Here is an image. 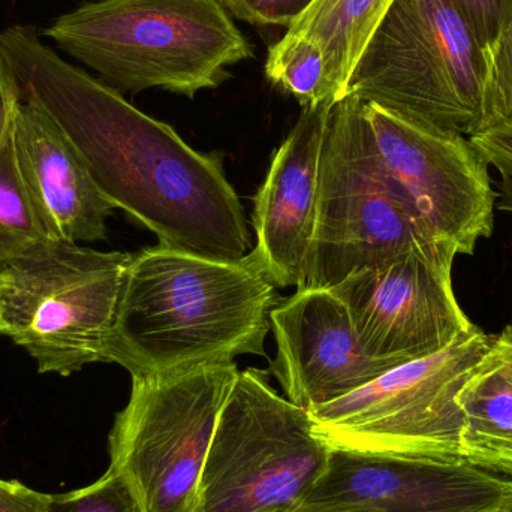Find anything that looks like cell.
Wrapping results in <instances>:
<instances>
[{
    "label": "cell",
    "mask_w": 512,
    "mask_h": 512,
    "mask_svg": "<svg viewBox=\"0 0 512 512\" xmlns=\"http://www.w3.org/2000/svg\"><path fill=\"white\" fill-rule=\"evenodd\" d=\"M489 54L450 0H396L346 95L472 137L486 126Z\"/></svg>",
    "instance_id": "4"
},
{
    "label": "cell",
    "mask_w": 512,
    "mask_h": 512,
    "mask_svg": "<svg viewBox=\"0 0 512 512\" xmlns=\"http://www.w3.org/2000/svg\"><path fill=\"white\" fill-rule=\"evenodd\" d=\"M489 60L484 129L512 123V23L489 54Z\"/></svg>",
    "instance_id": "21"
},
{
    "label": "cell",
    "mask_w": 512,
    "mask_h": 512,
    "mask_svg": "<svg viewBox=\"0 0 512 512\" xmlns=\"http://www.w3.org/2000/svg\"><path fill=\"white\" fill-rule=\"evenodd\" d=\"M14 146L27 191L51 236L77 245L104 240L113 204L65 132L30 102L21 101L15 114Z\"/></svg>",
    "instance_id": "15"
},
{
    "label": "cell",
    "mask_w": 512,
    "mask_h": 512,
    "mask_svg": "<svg viewBox=\"0 0 512 512\" xmlns=\"http://www.w3.org/2000/svg\"><path fill=\"white\" fill-rule=\"evenodd\" d=\"M276 286L249 252L219 261L158 245L132 254L107 363L132 378L265 357Z\"/></svg>",
    "instance_id": "2"
},
{
    "label": "cell",
    "mask_w": 512,
    "mask_h": 512,
    "mask_svg": "<svg viewBox=\"0 0 512 512\" xmlns=\"http://www.w3.org/2000/svg\"><path fill=\"white\" fill-rule=\"evenodd\" d=\"M396 0H315L288 29L313 39L324 53L321 105L342 101L373 33Z\"/></svg>",
    "instance_id": "16"
},
{
    "label": "cell",
    "mask_w": 512,
    "mask_h": 512,
    "mask_svg": "<svg viewBox=\"0 0 512 512\" xmlns=\"http://www.w3.org/2000/svg\"><path fill=\"white\" fill-rule=\"evenodd\" d=\"M330 105L304 107L294 128L274 152L255 197L252 249L276 288L298 286L315 231L319 167Z\"/></svg>",
    "instance_id": "14"
},
{
    "label": "cell",
    "mask_w": 512,
    "mask_h": 512,
    "mask_svg": "<svg viewBox=\"0 0 512 512\" xmlns=\"http://www.w3.org/2000/svg\"><path fill=\"white\" fill-rule=\"evenodd\" d=\"M45 35L119 92L192 99L254 56L221 0H96L60 15Z\"/></svg>",
    "instance_id": "3"
},
{
    "label": "cell",
    "mask_w": 512,
    "mask_h": 512,
    "mask_svg": "<svg viewBox=\"0 0 512 512\" xmlns=\"http://www.w3.org/2000/svg\"><path fill=\"white\" fill-rule=\"evenodd\" d=\"M487 162H489V165H493L501 176V194H499L501 203H499V209L512 213V161L489 158Z\"/></svg>",
    "instance_id": "28"
},
{
    "label": "cell",
    "mask_w": 512,
    "mask_h": 512,
    "mask_svg": "<svg viewBox=\"0 0 512 512\" xmlns=\"http://www.w3.org/2000/svg\"><path fill=\"white\" fill-rule=\"evenodd\" d=\"M57 242L45 227L18 168L14 128L0 150V264Z\"/></svg>",
    "instance_id": "18"
},
{
    "label": "cell",
    "mask_w": 512,
    "mask_h": 512,
    "mask_svg": "<svg viewBox=\"0 0 512 512\" xmlns=\"http://www.w3.org/2000/svg\"><path fill=\"white\" fill-rule=\"evenodd\" d=\"M379 161L397 194L436 240L474 255L495 227L498 192L469 137L364 102Z\"/></svg>",
    "instance_id": "10"
},
{
    "label": "cell",
    "mask_w": 512,
    "mask_h": 512,
    "mask_svg": "<svg viewBox=\"0 0 512 512\" xmlns=\"http://www.w3.org/2000/svg\"><path fill=\"white\" fill-rule=\"evenodd\" d=\"M276 376L286 399L306 411L336 402L393 367L364 352L345 303L327 289H297L271 309Z\"/></svg>",
    "instance_id": "13"
},
{
    "label": "cell",
    "mask_w": 512,
    "mask_h": 512,
    "mask_svg": "<svg viewBox=\"0 0 512 512\" xmlns=\"http://www.w3.org/2000/svg\"><path fill=\"white\" fill-rule=\"evenodd\" d=\"M0 53L21 99L65 132L114 209L152 231L159 245L219 261L249 254L245 209L219 153L192 149L167 123L57 56L33 27L0 32Z\"/></svg>",
    "instance_id": "1"
},
{
    "label": "cell",
    "mask_w": 512,
    "mask_h": 512,
    "mask_svg": "<svg viewBox=\"0 0 512 512\" xmlns=\"http://www.w3.org/2000/svg\"><path fill=\"white\" fill-rule=\"evenodd\" d=\"M456 249L415 248L330 288L373 360L397 367L447 348L475 324L453 286Z\"/></svg>",
    "instance_id": "11"
},
{
    "label": "cell",
    "mask_w": 512,
    "mask_h": 512,
    "mask_svg": "<svg viewBox=\"0 0 512 512\" xmlns=\"http://www.w3.org/2000/svg\"><path fill=\"white\" fill-rule=\"evenodd\" d=\"M330 445L267 370L240 372L222 408L197 512H294L324 474Z\"/></svg>",
    "instance_id": "8"
},
{
    "label": "cell",
    "mask_w": 512,
    "mask_h": 512,
    "mask_svg": "<svg viewBox=\"0 0 512 512\" xmlns=\"http://www.w3.org/2000/svg\"><path fill=\"white\" fill-rule=\"evenodd\" d=\"M48 512H143L129 484L108 469L95 483L51 495Z\"/></svg>",
    "instance_id": "20"
},
{
    "label": "cell",
    "mask_w": 512,
    "mask_h": 512,
    "mask_svg": "<svg viewBox=\"0 0 512 512\" xmlns=\"http://www.w3.org/2000/svg\"><path fill=\"white\" fill-rule=\"evenodd\" d=\"M490 355L507 370L512 378V322L498 336L492 337Z\"/></svg>",
    "instance_id": "27"
},
{
    "label": "cell",
    "mask_w": 512,
    "mask_h": 512,
    "mask_svg": "<svg viewBox=\"0 0 512 512\" xmlns=\"http://www.w3.org/2000/svg\"><path fill=\"white\" fill-rule=\"evenodd\" d=\"M475 39L487 54L492 53L512 23V0H450Z\"/></svg>",
    "instance_id": "22"
},
{
    "label": "cell",
    "mask_w": 512,
    "mask_h": 512,
    "mask_svg": "<svg viewBox=\"0 0 512 512\" xmlns=\"http://www.w3.org/2000/svg\"><path fill=\"white\" fill-rule=\"evenodd\" d=\"M21 93L17 78L0 53V150L14 128L15 114L20 107Z\"/></svg>",
    "instance_id": "25"
},
{
    "label": "cell",
    "mask_w": 512,
    "mask_h": 512,
    "mask_svg": "<svg viewBox=\"0 0 512 512\" xmlns=\"http://www.w3.org/2000/svg\"><path fill=\"white\" fill-rule=\"evenodd\" d=\"M315 0H221L225 9L239 20L255 26L291 29Z\"/></svg>",
    "instance_id": "23"
},
{
    "label": "cell",
    "mask_w": 512,
    "mask_h": 512,
    "mask_svg": "<svg viewBox=\"0 0 512 512\" xmlns=\"http://www.w3.org/2000/svg\"><path fill=\"white\" fill-rule=\"evenodd\" d=\"M50 499L21 481L0 478V512H48Z\"/></svg>",
    "instance_id": "24"
},
{
    "label": "cell",
    "mask_w": 512,
    "mask_h": 512,
    "mask_svg": "<svg viewBox=\"0 0 512 512\" xmlns=\"http://www.w3.org/2000/svg\"><path fill=\"white\" fill-rule=\"evenodd\" d=\"M492 337L474 325L442 351L313 409L316 433L330 447L460 462L459 394L489 354Z\"/></svg>",
    "instance_id": "9"
},
{
    "label": "cell",
    "mask_w": 512,
    "mask_h": 512,
    "mask_svg": "<svg viewBox=\"0 0 512 512\" xmlns=\"http://www.w3.org/2000/svg\"><path fill=\"white\" fill-rule=\"evenodd\" d=\"M484 158H499L512 161V123L493 126L469 137Z\"/></svg>",
    "instance_id": "26"
},
{
    "label": "cell",
    "mask_w": 512,
    "mask_h": 512,
    "mask_svg": "<svg viewBox=\"0 0 512 512\" xmlns=\"http://www.w3.org/2000/svg\"><path fill=\"white\" fill-rule=\"evenodd\" d=\"M239 373L231 360L132 378L108 436V469L143 512H197L216 424Z\"/></svg>",
    "instance_id": "7"
},
{
    "label": "cell",
    "mask_w": 512,
    "mask_h": 512,
    "mask_svg": "<svg viewBox=\"0 0 512 512\" xmlns=\"http://www.w3.org/2000/svg\"><path fill=\"white\" fill-rule=\"evenodd\" d=\"M128 252L54 242L0 264V336L26 349L39 373L71 376L107 363Z\"/></svg>",
    "instance_id": "6"
},
{
    "label": "cell",
    "mask_w": 512,
    "mask_h": 512,
    "mask_svg": "<svg viewBox=\"0 0 512 512\" xmlns=\"http://www.w3.org/2000/svg\"><path fill=\"white\" fill-rule=\"evenodd\" d=\"M294 512H512V480L465 460L330 447L324 474Z\"/></svg>",
    "instance_id": "12"
},
{
    "label": "cell",
    "mask_w": 512,
    "mask_h": 512,
    "mask_svg": "<svg viewBox=\"0 0 512 512\" xmlns=\"http://www.w3.org/2000/svg\"><path fill=\"white\" fill-rule=\"evenodd\" d=\"M435 246L448 245L397 194L379 161L364 102L346 95L328 116L315 231L297 289L333 288L355 271Z\"/></svg>",
    "instance_id": "5"
},
{
    "label": "cell",
    "mask_w": 512,
    "mask_h": 512,
    "mask_svg": "<svg viewBox=\"0 0 512 512\" xmlns=\"http://www.w3.org/2000/svg\"><path fill=\"white\" fill-rule=\"evenodd\" d=\"M462 459L512 480V378L489 354L459 394Z\"/></svg>",
    "instance_id": "17"
},
{
    "label": "cell",
    "mask_w": 512,
    "mask_h": 512,
    "mask_svg": "<svg viewBox=\"0 0 512 512\" xmlns=\"http://www.w3.org/2000/svg\"><path fill=\"white\" fill-rule=\"evenodd\" d=\"M264 69L268 80L294 96L301 107L321 105L324 53L313 39L286 32L268 50Z\"/></svg>",
    "instance_id": "19"
}]
</instances>
